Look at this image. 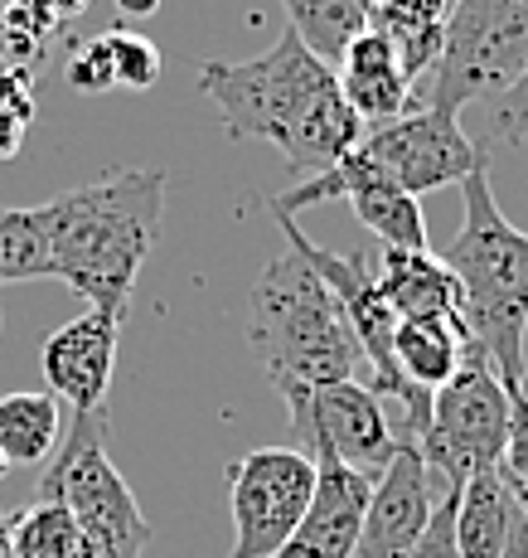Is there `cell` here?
<instances>
[{"instance_id":"cell-1","label":"cell","mask_w":528,"mask_h":558,"mask_svg":"<svg viewBox=\"0 0 528 558\" xmlns=\"http://www.w3.org/2000/svg\"><path fill=\"white\" fill-rule=\"evenodd\" d=\"M194 83L223 117V132L233 142L277 146L296 180L330 170L364 142V122L344 102L335 69L316 59L291 29L257 59L199 63Z\"/></svg>"},{"instance_id":"cell-2","label":"cell","mask_w":528,"mask_h":558,"mask_svg":"<svg viewBox=\"0 0 528 558\" xmlns=\"http://www.w3.org/2000/svg\"><path fill=\"white\" fill-rule=\"evenodd\" d=\"M53 277L88 306L132 311L136 277L160 243L165 219V170H112L73 185L45 204Z\"/></svg>"},{"instance_id":"cell-3","label":"cell","mask_w":528,"mask_h":558,"mask_svg":"<svg viewBox=\"0 0 528 558\" xmlns=\"http://www.w3.org/2000/svg\"><path fill=\"white\" fill-rule=\"evenodd\" d=\"M247 345L277 393L359 379L364 364L340 296L291 239L267 257L247 292Z\"/></svg>"},{"instance_id":"cell-4","label":"cell","mask_w":528,"mask_h":558,"mask_svg":"<svg viewBox=\"0 0 528 558\" xmlns=\"http://www.w3.org/2000/svg\"><path fill=\"white\" fill-rule=\"evenodd\" d=\"M461 229L441 248L461 292V326L484 350L494 374L509 384L524 379V330H528V233H519L490 190V160L461 180Z\"/></svg>"},{"instance_id":"cell-5","label":"cell","mask_w":528,"mask_h":558,"mask_svg":"<svg viewBox=\"0 0 528 558\" xmlns=\"http://www.w3.org/2000/svg\"><path fill=\"white\" fill-rule=\"evenodd\" d=\"M39 496L63 500L78 530L88 534L93 558H146L150 524L136 506L126 476L107 457V408L73 413L69 433L59 437V452L45 461Z\"/></svg>"},{"instance_id":"cell-6","label":"cell","mask_w":528,"mask_h":558,"mask_svg":"<svg viewBox=\"0 0 528 558\" xmlns=\"http://www.w3.org/2000/svg\"><path fill=\"white\" fill-rule=\"evenodd\" d=\"M528 63V0H451L446 35L432 63L427 102L461 117L470 102H490Z\"/></svg>"},{"instance_id":"cell-7","label":"cell","mask_w":528,"mask_h":558,"mask_svg":"<svg viewBox=\"0 0 528 558\" xmlns=\"http://www.w3.org/2000/svg\"><path fill=\"white\" fill-rule=\"evenodd\" d=\"M504 442H509V389L484 360V350L470 345L451 384L432 393V417L417 437V452H422L432 481L461 490L476 471L500 466Z\"/></svg>"},{"instance_id":"cell-8","label":"cell","mask_w":528,"mask_h":558,"mask_svg":"<svg viewBox=\"0 0 528 558\" xmlns=\"http://www.w3.org/2000/svg\"><path fill=\"white\" fill-rule=\"evenodd\" d=\"M316 496V461L296 447H253L229 461L233 549L223 558H272L306 520Z\"/></svg>"},{"instance_id":"cell-9","label":"cell","mask_w":528,"mask_h":558,"mask_svg":"<svg viewBox=\"0 0 528 558\" xmlns=\"http://www.w3.org/2000/svg\"><path fill=\"white\" fill-rule=\"evenodd\" d=\"M291 408V427H296L306 457H335L344 466L364 471L379 481L388 461L397 457V427L388 417L383 393H373L364 379H335L320 389H291L282 393Z\"/></svg>"},{"instance_id":"cell-10","label":"cell","mask_w":528,"mask_h":558,"mask_svg":"<svg viewBox=\"0 0 528 558\" xmlns=\"http://www.w3.org/2000/svg\"><path fill=\"white\" fill-rule=\"evenodd\" d=\"M364 156L379 166L383 180H393L407 195H432V190L461 185L470 170L484 166V146L470 142L461 117L437 107H413L407 117L364 132Z\"/></svg>"},{"instance_id":"cell-11","label":"cell","mask_w":528,"mask_h":558,"mask_svg":"<svg viewBox=\"0 0 528 558\" xmlns=\"http://www.w3.org/2000/svg\"><path fill=\"white\" fill-rule=\"evenodd\" d=\"M437 490H432V471H427L417 442H397V457L388 461V471L373 481L369 510H364L359 539H354L349 558H407L422 539L427 520L437 510Z\"/></svg>"},{"instance_id":"cell-12","label":"cell","mask_w":528,"mask_h":558,"mask_svg":"<svg viewBox=\"0 0 528 558\" xmlns=\"http://www.w3.org/2000/svg\"><path fill=\"white\" fill-rule=\"evenodd\" d=\"M126 316L122 311L88 306L83 316H73L69 326H59L45 340V379L49 393L59 403H69L73 413L88 408H107V389H112V364H116V340H122Z\"/></svg>"},{"instance_id":"cell-13","label":"cell","mask_w":528,"mask_h":558,"mask_svg":"<svg viewBox=\"0 0 528 558\" xmlns=\"http://www.w3.org/2000/svg\"><path fill=\"white\" fill-rule=\"evenodd\" d=\"M316 461V496H310L306 520L272 558H349L359 539L364 510L373 496V476L344 466L335 457H310Z\"/></svg>"},{"instance_id":"cell-14","label":"cell","mask_w":528,"mask_h":558,"mask_svg":"<svg viewBox=\"0 0 528 558\" xmlns=\"http://www.w3.org/2000/svg\"><path fill=\"white\" fill-rule=\"evenodd\" d=\"M335 78H340L344 102H349L354 117L364 122V132L388 126L413 112V78H407L393 39L373 25L364 29L359 39H349V49H344L335 63Z\"/></svg>"},{"instance_id":"cell-15","label":"cell","mask_w":528,"mask_h":558,"mask_svg":"<svg viewBox=\"0 0 528 558\" xmlns=\"http://www.w3.org/2000/svg\"><path fill=\"white\" fill-rule=\"evenodd\" d=\"M379 296L397 320H461V292L451 267L427 248H383L373 267Z\"/></svg>"},{"instance_id":"cell-16","label":"cell","mask_w":528,"mask_h":558,"mask_svg":"<svg viewBox=\"0 0 528 558\" xmlns=\"http://www.w3.org/2000/svg\"><path fill=\"white\" fill-rule=\"evenodd\" d=\"M519 524V500L500 466L476 471L456 490V549L461 558H504L509 534Z\"/></svg>"},{"instance_id":"cell-17","label":"cell","mask_w":528,"mask_h":558,"mask_svg":"<svg viewBox=\"0 0 528 558\" xmlns=\"http://www.w3.org/2000/svg\"><path fill=\"white\" fill-rule=\"evenodd\" d=\"M476 345V340L466 336V326L461 320H397L393 330V364L397 374H403L413 389L422 393H437L441 384H451V374L461 369V360H466V350Z\"/></svg>"},{"instance_id":"cell-18","label":"cell","mask_w":528,"mask_h":558,"mask_svg":"<svg viewBox=\"0 0 528 558\" xmlns=\"http://www.w3.org/2000/svg\"><path fill=\"white\" fill-rule=\"evenodd\" d=\"M451 0H373L369 20L393 39L397 59H403L407 78H422L441 53V35H446Z\"/></svg>"},{"instance_id":"cell-19","label":"cell","mask_w":528,"mask_h":558,"mask_svg":"<svg viewBox=\"0 0 528 558\" xmlns=\"http://www.w3.org/2000/svg\"><path fill=\"white\" fill-rule=\"evenodd\" d=\"M63 437V417H59V399L53 393H35L20 389L0 399V452L10 466H45L59 452Z\"/></svg>"},{"instance_id":"cell-20","label":"cell","mask_w":528,"mask_h":558,"mask_svg":"<svg viewBox=\"0 0 528 558\" xmlns=\"http://www.w3.org/2000/svg\"><path fill=\"white\" fill-rule=\"evenodd\" d=\"M5 530H10V554L15 558H93L88 534L78 530V520L69 514L63 500L35 496L25 510L10 514Z\"/></svg>"},{"instance_id":"cell-21","label":"cell","mask_w":528,"mask_h":558,"mask_svg":"<svg viewBox=\"0 0 528 558\" xmlns=\"http://www.w3.org/2000/svg\"><path fill=\"white\" fill-rule=\"evenodd\" d=\"M291 35L300 39L316 59H326L330 69L340 63V53L349 49V39H359L373 25L364 0H282Z\"/></svg>"},{"instance_id":"cell-22","label":"cell","mask_w":528,"mask_h":558,"mask_svg":"<svg viewBox=\"0 0 528 558\" xmlns=\"http://www.w3.org/2000/svg\"><path fill=\"white\" fill-rule=\"evenodd\" d=\"M35 277H53L45 204L39 209H0V287L35 282Z\"/></svg>"},{"instance_id":"cell-23","label":"cell","mask_w":528,"mask_h":558,"mask_svg":"<svg viewBox=\"0 0 528 558\" xmlns=\"http://www.w3.org/2000/svg\"><path fill=\"white\" fill-rule=\"evenodd\" d=\"M107 45H112V73L122 88H156L160 78V49L150 45L136 29H107Z\"/></svg>"},{"instance_id":"cell-24","label":"cell","mask_w":528,"mask_h":558,"mask_svg":"<svg viewBox=\"0 0 528 558\" xmlns=\"http://www.w3.org/2000/svg\"><path fill=\"white\" fill-rule=\"evenodd\" d=\"M514 142H528V63L500 98H490V122H484L480 146L490 151V146H514Z\"/></svg>"},{"instance_id":"cell-25","label":"cell","mask_w":528,"mask_h":558,"mask_svg":"<svg viewBox=\"0 0 528 558\" xmlns=\"http://www.w3.org/2000/svg\"><path fill=\"white\" fill-rule=\"evenodd\" d=\"M69 83L78 93H107L116 83V73H112V45H107V29L102 35H93V39H83L78 49L69 53Z\"/></svg>"},{"instance_id":"cell-26","label":"cell","mask_w":528,"mask_h":558,"mask_svg":"<svg viewBox=\"0 0 528 558\" xmlns=\"http://www.w3.org/2000/svg\"><path fill=\"white\" fill-rule=\"evenodd\" d=\"M407 558H461V549H456V490H441L432 520H427L422 539H417V549Z\"/></svg>"},{"instance_id":"cell-27","label":"cell","mask_w":528,"mask_h":558,"mask_svg":"<svg viewBox=\"0 0 528 558\" xmlns=\"http://www.w3.org/2000/svg\"><path fill=\"white\" fill-rule=\"evenodd\" d=\"M500 471L509 481H528V393L509 384V442H504Z\"/></svg>"},{"instance_id":"cell-28","label":"cell","mask_w":528,"mask_h":558,"mask_svg":"<svg viewBox=\"0 0 528 558\" xmlns=\"http://www.w3.org/2000/svg\"><path fill=\"white\" fill-rule=\"evenodd\" d=\"M88 10V0H39V15H45V25H63V20L83 15Z\"/></svg>"},{"instance_id":"cell-29","label":"cell","mask_w":528,"mask_h":558,"mask_svg":"<svg viewBox=\"0 0 528 558\" xmlns=\"http://www.w3.org/2000/svg\"><path fill=\"white\" fill-rule=\"evenodd\" d=\"M112 5L122 20H150L160 10V0H112Z\"/></svg>"},{"instance_id":"cell-30","label":"cell","mask_w":528,"mask_h":558,"mask_svg":"<svg viewBox=\"0 0 528 558\" xmlns=\"http://www.w3.org/2000/svg\"><path fill=\"white\" fill-rule=\"evenodd\" d=\"M504 558H528V524H524V514H519V524H514L509 549H504Z\"/></svg>"},{"instance_id":"cell-31","label":"cell","mask_w":528,"mask_h":558,"mask_svg":"<svg viewBox=\"0 0 528 558\" xmlns=\"http://www.w3.org/2000/svg\"><path fill=\"white\" fill-rule=\"evenodd\" d=\"M504 481H509V476H504ZM509 490H514V500H519V514L528 524V481H509Z\"/></svg>"},{"instance_id":"cell-32","label":"cell","mask_w":528,"mask_h":558,"mask_svg":"<svg viewBox=\"0 0 528 558\" xmlns=\"http://www.w3.org/2000/svg\"><path fill=\"white\" fill-rule=\"evenodd\" d=\"M0 558H15V554H10V530H5V524H0Z\"/></svg>"},{"instance_id":"cell-33","label":"cell","mask_w":528,"mask_h":558,"mask_svg":"<svg viewBox=\"0 0 528 558\" xmlns=\"http://www.w3.org/2000/svg\"><path fill=\"white\" fill-rule=\"evenodd\" d=\"M5 471H10V461H5V452H0V481H5Z\"/></svg>"},{"instance_id":"cell-34","label":"cell","mask_w":528,"mask_h":558,"mask_svg":"<svg viewBox=\"0 0 528 558\" xmlns=\"http://www.w3.org/2000/svg\"><path fill=\"white\" fill-rule=\"evenodd\" d=\"M519 389H524V393H528V369H524V379H519Z\"/></svg>"},{"instance_id":"cell-35","label":"cell","mask_w":528,"mask_h":558,"mask_svg":"<svg viewBox=\"0 0 528 558\" xmlns=\"http://www.w3.org/2000/svg\"><path fill=\"white\" fill-rule=\"evenodd\" d=\"M364 5H369V10H373V0H364Z\"/></svg>"}]
</instances>
